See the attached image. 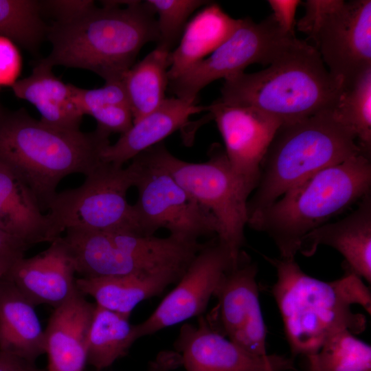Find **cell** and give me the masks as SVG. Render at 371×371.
<instances>
[{
    "label": "cell",
    "mask_w": 371,
    "mask_h": 371,
    "mask_svg": "<svg viewBox=\"0 0 371 371\" xmlns=\"http://www.w3.org/2000/svg\"><path fill=\"white\" fill-rule=\"evenodd\" d=\"M22 69V58L16 44L0 36V88L12 87Z\"/></svg>",
    "instance_id": "35"
},
{
    "label": "cell",
    "mask_w": 371,
    "mask_h": 371,
    "mask_svg": "<svg viewBox=\"0 0 371 371\" xmlns=\"http://www.w3.org/2000/svg\"><path fill=\"white\" fill-rule=\"evenodd\" d=\"M53 67L43 58L31 74L12 87L14 94L32 104L43 123L63 130H79L84 114L78 103V87L57 78Z\"/></svg>",
    "instance_id": "21"
},
{
    "label": "cell",
    "mask_w": 371,
    "mask_h": 371,
    "mask_svg": "<svg viewBox=\"0 0 371 371\" xmlns=\"http://www.w3.org/2000/svg\"><path fill=\"white\" fill-rule=\"evenodd\" d=\"M263 256L276 270L272 293L293 358L315 355L341 330L357 335L365 330L366 317L352 311L359 304L371 312L370 289L359 276L346 268L339 279L325 282L304 272L295 258Z\"/></svg>",
    "instance_id": "1"
},
{
    "label": "cell",
    "mask_w": 371,
    "mask_h": 371,
    "mask_svg": "<svg viewBox=\"0 0 371 371\" xmlns=\"http://www.w3.org/2000/svg\"><path fill=\"white\" fill-rule=\"evenodd\" d=\"M154 14H157V46L172 52L179 42L190 15L209 3L203 0L144 1Z\"/></svg>",
    "instance_id": "31"
},
{
    "label": "cell",
    "mask_w": 371,
    "mask_h": 371,
    "mask_svg": "<svg viewBox=\"0 0 371 371\" xmlns=\"http://www.w3.org/2000/svg\"><path fill=\"white\" fill-rule=\"evenodd\" d=\"M312 41L330 75L350 85L371 67V1H345Z\"/></svg>",
    "instance_id": "15"
},
{
    "label": "cell",
    "mask_w": 371,
    "mask_h": 371,
    "mask_svg": "<svg viewBox=\"0 0 371 371\" xmlns=\"http://www.w3.org/2000/svg\"><path fill=\"white\" fill-rule=\"evenodd\" d=\"M257 265L241 251L237 261L223 274L214 296L223 333L246 352L267 355V328L262 314Z\"/></svg>",
    "instance_id": "13"
},
{
    "label": "cell",
    "mask_w": 371,
    "mask_h": 371,
    "mask_svg": "<svg viewBox=\"0 0 371 371\" xmlns=\"http://www.w3.org/2000/svg\"><path fill=\"white\" fill-rule=\"evenodd\" d=\"M87 115L96 121L97 130L109 136L126 133L133 123L131 110L126 104H106L91 110Z\"/></svg>",
    "instance_id": "32"
},
{
    "label": "cell",
    "mask_w": 371,
    "mask_h": 371,
    "mask_svg": "<svg viewBox=\"0 0 371 371\" xmlns=\"http://www.w3.org/2000/svg\"><path fill=\"white\" fill-rule=\"evenodd\" d=\"M335 117L350 128L362 154L371 153V67L344 87L332 109Z\"/></svg>",
    "instance_id": "28"
},
{
    "label": "cell",
    "mask_w": 371,
    "mask_h": 371,
    "mask_svg": "<svg viewBox=\"0 0 371 371\" xmlns=\"http://www.w3.org/2000/svg\"><path fill=\"white\" fill-rule=\"evenodd\" d=\"M240 21L217 3L203 8L188 22L179 45L171 52L168 82L209 56L234 32Z\"/></svg>",
    "instance_id": "25"
},
{
    "label": "cell",
    "mask_w": 371,
    "mask_h": 371,
    "mask_svg": "<svg viewBox=\"0 0 371 371\" xmlns=\"http://www.w3.org/2000/svg\"><path fill=\"white\" fill-rule=\"evenodd\" d=\"M196 102L176 97L166 98L157 109L134 122L115 143L109 145L102 152L101 160L123 166L186 126L192 115L206 111V106Z\"/></svg>",
    "instance_id": "20"
},
{
    "label": "cell",
    "mask_w": 371,
    "mask_h": 371,
    "mask_svg": "<svg viewBox=\"0 0 371 371\" xmlns=\"http://www.w3.org/2000/svg\"><path fill=\"white\" fill-rule=\"evenodd\" d=\"M11 266L5 263L0 262V282L3 278L4 276Z\"/></svg>",
    "instance_id": "41"
},
{
    "label": "cell",
    "mask_w": 371,
    "mask_h": 371,
    "mask_svg": "<svg viewBox=\"0 0 371 371\" xmlns=\"http://www.w3.org/2000/svg\"><path fill=\"white\" fill-rule=\"evenodd\" d=\"M276 23L285 34L295 36V16L298 6L302 3L299 0H269Z\"/></svg>",
    "instance_id": "37"
},
{
    "label": "cell",
    "mask_w": 371,
    "mask_h": 371,
    "mask_svg": "<svg viewBox=\"0 0 371 371\" xmlns=\"http://www.w3.org/2000/svg\"><path fill=\"white\" fill-rule=\"evenodd\" d=\"M306 358L307 371H371V346L347 330L329 337Z\"/></svg>",
    "instance_id": "29"
},
{
    "label": "cell",
    "mask_w": 371,
    "mask_h": 371,
    "mask_svg": "<svg viewBox=\"0 0 371 371\" xmlns=\"http://www.w3.org/2000/svg\"><path fill=\"white\" fill-rule=\"evenodd\" d=\"M326 245L344 258L346 268L371 282V192L364 196L358 207L345 218L325 223L306 234L299 251L313 256L318 246Z\"/></svg>",
    "instance_id": "19"
},
{
    "label": "cell",
    "mask_w": 371,
    "mask_h": 371,
    "mask_svg": "<svg viewBox=\"0 0 371 371\" xmlns=\"http://www.w3.org/2000/svg\"><path fill=\"white\" fill-rule=\"evenodd\" d=\"M343 0H307L304 15L297 22V30L313 40L321 27L344 3Z\"/></svg>",
    "instance_id": "34"
},
{
    "label": "cell",
    "mask_w": 371,
    "mask_h": 371,
    "mask_svg": "<svg viewBox=\"0 0 371 371\" xmlns=\"http://www.w3.org/2000/svg\"><path fill=\"white\" fill-rule=\"evenodd\" d=\"M152 161L166 170L178 183L218 225L217 238L237 260L245 243L249 194L233 172L225 150L212 146L209 159L200 163L181 160L160 142L143 152Z\"/></svg>",
    "instance_id": "8"
},
{
    "label": "cell",
    "mask_w": 371,
    "mask_h": 371,
    "mask_svg": "<svg viewBox=\"0 0 371 371\" xmlns=\"http://www.w3.org/2000/svg\"><path fill=\"white\" fill-rule=\"evenodd\" d=\"M82 278H100L186 267L171 237L69 229L63 236Z\"/></svg>",
    "instance_id": "9"
},
{
    "label": "cell",
    "mask_w": 371,
    "mask_h": 371,
    "mask_svg": "<svg viewBox=\"0 0 371 371\" xmlns=\"http://www.w3.org/2000/svg\"><path fill=\"white\" fill-rule=\"evenodd\" d=\"M30 247L0 228V262L12 266Z\"/></svg>",
    "instance_id": "38"
},
{
    "label": "cell",
    "mask_w": 371,
    "mask_h": 371,
    "mask_svg": "<svg viewBox=\"0 0 371 371\" xmlns=\"http://www.w3.org/2000/svg\"><path fill=\"white\" fill-rule=\"evenodd\" d=\"M360 154L355 135L332 109L282 124L262 161L254 194L247 201L248 218L318 171Z\"/></svg>",
    "instance_id": "6"
},
{
    "label": "cell",
    "mask_w": 371,
    "mask_h": 371,
    "mask_svg": "<svg viewBox=\"0 0 371 371\" xmlns=\"http://www.w3.org/2000/svg\"><path fill=\"white\" fill-rule=\"evenodd\" d=\"M0 371H38L33 364L0 350Z\"/></svg>",
    "instance_id": "40"
},
{
    "label": "cell",
    "mask_w": 371,
    "mask_h": 371,
    "mask_svg": "<svg viewBox=\"0 0 371 371\" xmlns=\"http://www.w3.org/2000/svg\"><path fill=\"white\" fill-rule=\"evenodd\" d=\"M41 1L0 0V36L35 52L47 36Z\"/></svg>",
    "instance_id": "30"
},
{
    "label": "cell",
    "mask_w": 371,
    "mask_h": 371,
    "mask_svg": "<svg viewBox=\"0 0 371 371\" xmlns=\"http://www.w3.org/2000/svg\"><path fill=\"white\" fill-rule=\"evenodd\" d=\"M297 38L284 33L271 14L256 23L240 19L234 32L207 57L168 82L176 98L197 102L199 91L212 82L229 79L252 64L271 65Z\"/></svg>",
    "instance_id": "11"
},
{
    "label": "cell",
    "mask_w": 371,
    "mask_h": 371,
    "mask_svg": "<svg viewBox=\"0 0 371 371\" xmlns=\"http://www.w3.org/2000/svg\"><path fill=\"white\" fill-rule=\"evenodd\" d=\"M181 366V358L177 351H162L150 362L148 371H172Z\"/></svg>",
    "instance_id": "39"
},
{
    "label": "cell",
    "mask_w": 371,
    "mask_h": 371,
    "mask_svg": "<svg viewBox=\"0 0 371 371\" xmlns=\"http://www.w3.org/2000/svg\"><path fill=\"white\" fill-rule=\"evenodd\" d=\"M343 89L316 48L297 38L267 69L225 80L216 100L256 109L284 124L332 109Z\"/></svg>",
    "instance_id": "4"
},
{
    "label": "cell",
    "mask_w": 371,
    "mask_h": 371,
    "mask_svg": "<svg viewBox=\"0 0 371 371\" xmlns=\"http://www.w3.org/2000/svg\"><path fill=\"white\" fill-rule=\"evenodd\" d=\"M134 159L137 190L133 204L142 235L151 236L160 229L186 242H198L205 236L218 234L214 216L198 203L164 168L144 153Z\"/></svg>",
    "instance_id": "10"
},
{
    "label": "cell",
    "mask_w": 371,
    "mask_h": 371,
    "mask_svg": "<svg viewBox=\"0 0 371 371\" xmlns=\"http://www.w3.org/2000/svg\"><path fill=\"white\" fill-rule=\"evenodd\" d=\"M206 111L216 123L233 172L250 195L258 185L262 161L282 122L256 109L216 100L206 106Z\"/></svg>",
    "instance_id": "14"
},
{
    "label": "cell",
    "mask_w": 371,
    "mask_h": 371,
    "mask_svg": "<svg viewBox=\"0 0 371 371\" xmlns=\"http://www.w3.org/2000/svg\"><path fill=\"white\" fill-rule=\"evenodd\" d=\"M0 91H1V88H0ZM1 110H2V109H1V108L0 107V113H1Z\"/></svg>",
    "instance_id": "42"
},
{
    "label": "cell",
    "mask_w": 371,
    "mask_h": 371,
    "mask_svg": "<svg viewBox=\"0 0 371 371\" xmlns=\"http://www.w3.org/2000/svg\"><path fill=\"white\" fill-rule=\"evenodd\" d=\"M186 371H295L293 357L251 355L199 316L197 325L183 324L174 344Z\"/></svg>",
    "instance_id": "16"
},
{
    "label": "cell",
    "mask_w": 371,
    "mask_h": 371,
    "mask_svg": "<svg viewBox=\"0 0 371 371\" xmlns=\"http://www.w3.org/2000/svg\"><path fill=\"white\" fill-rule=\"evenodd\" d=\"M95 306L78 291L54 308L44 330L48 371H84Z\"/></svg>",
    "instance_id": "18"
},
{
    "label": "cell",
    "mask_w": 371,
    "mask_h": 371,
    "mask_svg": "<svg viewBox=\"0 0 371 371\" xmlns=\"http://www.w3.org/2000/svg\"><path fill=\"white\" fill-rule=\"evenodd\" d=\"M295 371H297V370H295Z\"/></svg>",
    "instance_id": "43"
},
{
    "label": "cell",
    "mask_w": 371,
    "mask_h": 371,
    "mask_svg": "<svg viewBox=\"0 0 371 371\" xmlns=\"http://www.w3.org/2000/svg\"><path fill=\"white\" fill-rule=\"evenodd\" d=\"M137 172L134 159L126 168L102 161L80 186L57 192L47 210L55 236L69 229L142 235L127 200Z\"/></svg>",
    "instance_id": "7"
},
{
    "label": "cell",
    "mask_w": 371,
    "mask_h": 371,
    "mask_svg": "<svg viewBox=\"0 0 371 371\" xmlns=\"http://www.w3.org/2000/svg\"><path fill=\"white\" fill-rule=\"evenodd\" d=\"M109 135L50 126L25 110L0 113V162L29 188L42 211L65 177L91 172L110 145Z\"/></svg>",
    "instance_id": "3"
},
{
    "label": "cell",
    "mask_w": 371,
    "mask_h": 371,
    "mask_svg": "<svg viewBox=\"0 0 371 371\" xmlns=\"http://www.w3.org/2000/svg\"><path fill=\"white\" fill-rule=\"evenodd\" d=\"M171 52L157 45L124 75L122 81L133 122L157 109L166 98Z\"/></svg>",
    "instance_id": "26"
},
{
    "label": "cell",
    "mask_w": 371,
    "mask_h": 371,
    "mask_svg": "<svg viewBox=\"0 0 371 371\" xmlns=\"http://www.w3.org/2000/svg\"><path fill=\"white\" fill-rule=\"evenodd\" d=\"M0 228L29 247L57 238L47 214L43 213L31 190L1 162Z\"/></svg>",
    "instance_id": "23"
},
{
    "label": "cell",
    "mask_w": 371,
    "mask_h": 371,
    "mask_svg": "<svg viewBox=\"0 0 371 371\" xmlns=\"http://www.w3.org/2000/svg\"><path fill=\"white\" fill-rule=\"evenodd\" d=\"M43 11L47 10L56 18L55 21H67L74 19L95 6L90 0L41 1Z\"/></svg>",
    "instance_id": "36"
},
{
    "label": "cell",
    "mask_w": 371,
    "mask_h": 371,
    "mask_svg": "<svg viewBox=\"0 0 371 371\" xmlns=\"http://www.w3.org/2000/svg\"><path fill=\"white\" fill-rule=\"evenodd\" d=\"M76 273L72 256L61 236L43 251L16 261L3 278L34 306L45 304L56 308L78 291Z\"/></svg>",
    "instance_id": "17"
},
{
    "label": "cell",
    "mask_w": 371,
    "mask_h": 371,
    "mask_svg": "<svg viewBox=\"0 0 371 371\" xmlns=\"http://www.w3.org/2000/svg\"><path fill=\"white\" fill-rule=\"evenodd\" d=\"M101 2V8L48 26L52 50L43 58L45 62L91 71L105 82L121 81L140 49L157 42V19L145 1H132L124 7Z\"/></svg>",
    "instance_id": "2"
},
{
    "label": "cell",
    "mask_w": 371,
    "mask_h": 371,
    "mask_svg": "<svg viewBox=\"0 0 371 371\" xmlns=\"http://www.w3.org/2000/svg\"><path fill=\"white\" fill-rule=\"evenodd\" d=\"M188 267L119 276L80 278L76 280V284L83 295L91 296L96 305L130 317L139 303L176 284Z\"/></svg>",
    "instance_id": "22"
},
{
    "label": "cell",
    "mask_w": 371,
    "mask_h": 371,
    "mask_svg": "<svg viewBox=\"0 0 371 371\" xmlns=\"http://www.w3.org/2000/svg\"><path fill=\"white\" fill-rule=\"evenodd\" d=\"M138 339L129 317L96 305L87 341V363L100 371L125 356Z\"/></svg>",
    "instance_id": "27"
},
{
    "label": "cell",
    "mask_w": 371,
    "mask_h": 371,
    "mask_svg": "<svg viewBox=\"0 0 371 371\" xmlns=\"http://www.w3.org/2000/svg\"><path fill=\"white\" fill-rule=\"evenodd\" d=\"M370 158L360 154L318 171L269 206L247 225L265 233L282 258H295L302 238L370 192Z\"/></svg>",
    "instance_id": "5"
},
{
    "label": "cell",
    "mask_w": 371,
    "mask_h": 371,
    "mask_svg": "<svg viewBox=\"0 0 371 371\" xmlns=\"http://www.w3.org/2000/svg\"><path fill=\"white\" fill-rule=\"evenodd\" d=\"M79 105L85 115L95 108L109 104H128L122 81L105 82L98 89L77 88Z\"/></svg>",
    "instance_id": "33"
},
{
    "label": "cell",
    "mask_w": 371,
    "mask_h": 371,
    "mask_svg": "<svg viewBox=\"0 0 371 371\" xmlns=\"http://www.w3.org/2000/svg\"><path fill=\"white\" fill-rule=\"evenodd\" d=\"M237 260L216 236L205 243L175 288L145 321L135 325L138 339L201 316L223 274Z\"/></svg>",
    "instance_id": "12"
},
{
    "label": "cell",
    "mask_w": 371,
    "mask_h": 371,
    "mask_svg": "<svg viewBox=\"0 0 371 371\" xmlns=\"http://www.w3.org/2000/svg\"><path fill=\"white\" fill-rule=\"evenodd\" d=\"M0 350L33 364L45 353L34 305L9 280L0 282Z\"/></svg>",
    "instance_id": "24"
}]
</instances>
